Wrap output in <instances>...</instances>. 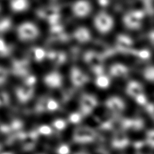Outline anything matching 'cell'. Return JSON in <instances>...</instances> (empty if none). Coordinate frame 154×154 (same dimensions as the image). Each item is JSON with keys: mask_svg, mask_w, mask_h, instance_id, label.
Instances as JSON below:
<instances>
[{"mask_svg": "<svg viewBox=\"0 0 154 154\" xmlns=\"http://www.w3.org/2000/svg\"><path fill=\"white\" fill-rule=\"evenodd\" d=\"M94 26L101 34H107L110 32L114 26V20L111 15L106 12H100L94 18Z\"/></svg>", "mask_w": 154, "mask_h": 154, "instance_id": "obj_1", "label": "cell"}, {"mask_svg": "<svg viewBox=\"0 0 154 154\" xmlns=\"http://www.w3.org/2000/svg\"><path fill=\"white\" fill-rule=\"evenodd\" d=\"M39 30L34 23L25 22L20 24L17 28V35L20 40L29 41L36 39L39 35Z\"/></svg>", "mask_w": 154, "mask_h": 154, "instance_id": "obj_2", "label": "cell"}, {"mask_svg": "<svg viewBox=\"0 0 154 154\" xmlns=\"http://www.w3.org/2000/svg\"><path fill=\"white\" fill-rule=\"evenodd\" d=\"M84 60L96 75L103 74V57L98 52L95 51L86 52L84 56Z\"/></svg>", "mask_w": 154, "mask_h": 154, "instance_id": "obj_3", "label": "cell"}, {"mask_svg": "<svg viewBox=\"0 0 154 154\" xmlns=\"http://www.w3.org/2000/svg\"><path fill=\"white\" fill-rule=\"evenodd\" d=\"M143 17L144 13L141 10L131 11L123 16V24L128 29L137 30L142 26Z\"/></svg>", "mask_w": 154, "mask_h": 154, "instance_id": "obj_4", "label": "cell"}, {"mask_svg": "<svg viewBox=\"0 0 154 154\" xmlns=\"http://www.w3.org/2000/svg\"><path fill=\"white\" fill-rule=\"evenodd\" d=\"M96 133L93 128L83 126L76 128L74 133V141L79 143H91L96 137Z\"/></svg>", "mask_w": 154, "mask_h": 154, "instance_id": "obj_5", "label": "cell"}, {"mask_svg": "<svg viewBox=\"0 0 154 154\" xmlns=\"http://www.w3.org/2000/svg\"><path fill=\"white\" fill-rule=\"evenodd\" d=\"M72 11L76 18H83L91 12L92 5L87 0H77L72 5Z\"/></svg>", "mask_w": 154, "mask_h": 154, "instance_id": "obj_6", "label": "cell"}, {"mask_svg": "<svg viewBox=\"0 0 154 154\" xmlns=\"http://www.w3.org/2000/svg\"><path fill=\"white\" fill-rule=\"evenodd\" d=\"M98 101L95 96L85 93L83 94L80 100V105L82 114L87 115L89 114L96 106H97Z\"/></svg>", "mask_w": 154, "mask_h": 154, "instance_id": "obj_7", "label": "cell"}, {"mask_svg": "<svg viewBox=\"0 0 154 154\" xmlns=\"http://www.w3.org/2000/svg\"><path fill=\"white\" fill-rule=\"evenodd\" d=\"M70 80L76 87H81L88 81L87 75L77 67H73L70 70Z\"/></svg>", "mask_w": 154, "mask_h": 154, "instance_id": "obj_8", "label": "cell"}, {"mask_svg": "<svg viewBox=\"0 0 154 154\" xmlns=\"http://www.w3.org/2000/svg\"><path fill=\"white\" fill-rule=\"evenodd\" d=\"M43 81L47 86L52 89H56L62 85V77L60 73L53 72L45 76Z\"/></svg>", "mask_w": 154, "mask_h": 154, "instance_id": "obj_9", "label": "cell"}, {"mask_svg": "<svg viewBox=\"0 0 154 154\" xmlns=\"http://www.w3.org/2000/svg\"><path fill=\"white\" fill-rule=\"evenodd\" d=\"M12 72L16 76H26L29 72V64L27 60H16L13 62Z\"/></svg>", "mask_w": 154, "mask_h": 154, "instance_id": "obj_10", "label": "cell"}, {"mask_svg": "<svg viewBox=\"0 0 154 154\" xmlns=\"http://www.w3.org/2000/svg\"><path fill=\"white\" fill-rule=\"evenodd\" d=\"M33 87L24 85L16 89V95L18 100L22 103H26L34 95Z\"/></svg>", "mask_w": 154, "mask_h": 154, "instance_id": "obj_11", "label": "cell"}, {"mask_svg": "<svg viewBox=\"0 0 154 154\" xmlns=\"http://www.w3.org/2000/svg\"><path fill=\"white\" fill-rule=\"evenodd\" d=\"M106 106L109 109L115 112H122L125 108V101L117 96L109 97L106 101Z\"/></svg>", "mask_w": 154, "mask_h": 154, "instance_id": "obj_12", "label": "cell"}, {"mask_svg": "<svg viewBox=\"0 0 154 154\" xmlns=\"http://www.w3.org/2000/svg\"><path fill=\"white\" fill-rule=\"evenodd\" d=\"M116 43L118 49L123 52L131 51V47L133 44L132 38L125 35H119L117 37Z\"/></svg>", "mask_w": 154, "mask_h": 154, "instance_id": "obj_13", "label": "cell"}, {"mask_svg": "<svg viewBox=\"0 0 154 154\" xmlns=\"http://www.w3.org/2000/svg\"><path fill=\"white\" fill-rule=\"evenodd\" d=\"M74 37L75 39L81 43H85L89 42L91 38V34L89 29L86 27L81 26L76 29L74 32Z\"/></svg>", "mask_w": 154, "mask_h": 154, "instance_id": "obj_14", "label": "cell"}, {"mask_svg": "<svg viewBox=\"0 0 154 154\" xmlns=\"http://www.w3.org/2000/svg\"><path fill=\"white\" fill-rule=\"evenodd\" d=\"M129 144V139L122 132H118L115 134L112 141V146L116 149H124Z\"/></svg>", "mask_w": 154, "mask_h": 154, "instance_id": "obj_15", "label": "cell"}, {"mask_svg": "<svg viewBox=\"0 0 154 154\" xmlns=\"http://www.w3.org/2000/svg\"><path fill=\"white\" fill-rule=\"evenodd\" d=\"M143 91L142 85L138 81H131L128 83L126 88V92L132 97H135L136 96L142 93Z\"/></svg>", "mask_w": 154, "mask_h": 154, "instance_id": "obj_16", "label": "cell"}, {"mask_svg": "<svg viewBox=\"0 0 154 154\" xmlns=\"http://www.w3.org/2000/svg\"><path fill=\"white\" fill-rule=\"evenodd\" d=\"M128 72V68L125 65L116 63L109 68V73L114 77H121L125 76Z\"/></svg>", "mask_w": 154, "mask_h": 154, "instance_id": "obj_17", "label": "cell"}, {"mask_svg": "<svg viewBox=\"0 0 154 154\" xmlns=\"http://www.w3.org/2000/svg\"><path fill=\"white\" fill-rule=\"evenodd\" d=\"M29 7V0H11L10 8L13 12H22Z\"/></svg>", "mask_w": 154, "mask_h": 154, "instance_id": "obj_18", "label": "cell"}, {"mask_svg": "<svg viewBox=\"0 0 154 154\" xmlns=\"http://www.w3.org/2000/svg\"><path fill=\"white\" fill-rule=\"evenodd\" d=\"M46 56H48V58L56 65L63 64L66 60V56L63 52L50 51L47 54Z\"/></svg>", "mask_w": 154, "mask_h": 154, "instance_id": "obj_19", "label": "cell"}, {"mask_svg": "<svg viewBox=\"0 0 154 154\" xmlns=\"http://www.w3.org/2000/svg\"><path fill=\"white\" fill-rule=\"evenodd\" d=\"M95 84L100 89H107L110 84V81L108 76L104 75L103 74L98 75L95 80Z\"/></svg>", "mask_w": 154, "mask_h": 154, "instance_id": "obj_20", "label": "cell"}, {"mask_svg": "<svg viewBox=\"0 0 154 154\" xmlns=\"http://www.w3.org/2000/svg\"><path fill=\"white\" fill-rule=\"evenodd\" d=\"M47 55L46 51L41 48H35L33 49V56L36 61L41 62L43 60Z\"/></svg>", "mask_w": 154, "mask_h": 154, "instance_id": "obj_21", "label": "cell"}, {"mask_svg": "<svg viewBox=\"0 0 154 154\" xmlns=\"http://www.w3.org/2000/svg\"><path fill=\"white\" fill-rule=\"evenodd\" d=\"M12 22L9 18H4L0 20V32H5L10 29Z\"/></svg>", "mask_w": 154, "mask_h": 154, "instance_id": "obj_22", "label": "cell"}, {"mask_svg": "<svg viewBox=\"0 0 154 154\" xmlns=\"http://www.w3.org/2000/svg\"><path fill=\"white\" fill-rule=\"evenodd\" d=\"M45 107L46 109H48V110L50 112H54L58 109L59 103L56 100H53V99H49V100L46 101Z\"/></svg>", "mask_w": 154, "mask_h": 154, "instance_id": "obj_23", "label": "cell"}, {"mask_svg": "<svg viewBox=\"0 0 154 154\" xmlns=\"http://www.w3.org/2000/svg\"><path fill=\"white\" fill-rule=\"evenodd\" d=\"M144 77L147 81L153 82L154 79V69L153 66H148L146 69L145 70L143 73Z\"/></svg>", "mask_w": 154, "mask_h": 154, "instance_id": "obj_24", "label": "cell"}, {"mask_svg": "<svg viewBox=\"0 0 154 154\" xmlns=\"http://www.w3.org/2000/svg\"><path fill=\"white\" fill-rule=\"evenodd\" d=\"M134 54L142 60H148L151 57L150 51L147 50V49H141V50L139 51H134Z\"/></svg>", "mask_w": 154, "mask_h": 154, "instance_id": "obj_25", "label": "cell"}, {"mask_svg": "<svg viewBox=\"0 0 154 154\" xmlns=\"http://www.w3.org/2000/svg\"><path fill=\"white\" fill-rule=\"evenodd\" d=\"M144 126L143 121L141 119H132L131 129L134 131H139L143 128Z\"/></svg>", "mask_w": 154, "mask_h": 154, "instance_id": "obj_26", "label": "cell"}, {"mask_svg": "<svg viewBox=\"0 0 154 154\" xmlns=\"http://www.w3.org/2000/svg\"><path fill=\"white\" fill-rule=\"evenodd\" d=\"M53 126L57 130L62 131L66 127V122L63 119H57L53 122Z\"/></svg>", "mask_w": 154, "mask_h": 154, "instance_id": "obj_27", "label": "cell"}, {"mask_svg": "<svg viewBox=\"0 0 154 154\" xmlns=\"http://www.w3.org/2000/svg\"><path fill=\"white\" fill-rule=\"evenodd\" d=\"M37 132L38 133L43 134V135H49L52 133V129L49 126L44 125L38 127Z\"/></svg>", "mask_w": 154, "mask_h": 154, "instance_id": "obj_28", "label": "cell"}, {"mask_svg": "<svg viewBox=\"0 0 154 154\" xmlns=\"http://www.w3.org/2000/svg\"><path fill=\"white\" fill-rule=\"evenodd\" d=\"M8 77V72L5 68L0 66V86L6 82Z\"/></svg>", "mask_w": 154, "mask_h": 154, "instance_id": "obj_29", "label": "cell"}, {"mask_svg": "<svg viewBox=\"0 0 154 154\" xmlns=\"http://www.w3.org/2000/svg\"><path fill=\"white\" fill-rule=\"evenodd\" d=\"M82 116L78 112H74L69 116V121L71 123L78 124L81 121Z\"/></svg>", "mask_w": 154, "mask_h": 154, "instance_id": "obj_30", "label": "cell"}, {"mask_svg": "<svg viewBox=\"0 0 154 154\" xmlns=\"http://www.w3.org/2000/svg\"><path fill=\"white\" fill-rule=\"evenodd\" d=\"M134 99H135L137 103L141 106H144L147 103V97L143 93H140L139 95L136 96Z\"/></svg>", "mask_w": 154, "mask_h": 154, "instance_id": "obj_31", "label": "cell"}, {"mask_svg": "<svg viewBox=\"0 0 154 154\" xmlns=\"http://www.w3.org/2000/svg\"><path fill=\"white\" fill-rule=\"evenodd\" d=\"M70 152V147L68 145L62 144L58 147L57 150V154H69Z\"/></svg>", "mask_w": 154, "mask_h": 154, "instance_id": "obj_32", "label": "cell"}, {"mask_svg": "<svg viewBox=\"0 0 154 154\" xmlns=\"http://www.w3.org/2000/svg\"><path fill=\"white\" fill-rule=\"evenodd\" d=\"M147 142L150 145V147L153 148L154 145V133L153 130H150L147 133Z\"/></svg>", "mask_w": 154, "mask_h": 154, "instance_id": "obj_33", "label": "cell"}, {"mask_svg": "<svg viewBox=\"0 0 154 154\" xmlns=\"http://www.w3.org/2000/svg\"><path fill=\"white\" fill-rule=\"evenodd\" d=\"M36 77L33 75H30L26 77V79L25 80V85H27V86L33 87V85L36 83Z\"/></svg>", "mask_w": 154, "mask_h": 154, "instance_id": "obj_34", "label": "cell"}, {"mask_svg": "<svg viewBox=\"0 0 154 154\" xmlns=\"http://www.w3.org/2000/svg\"><path fill=\"white\" fill-rule=\"evenodd\" d=\"M8 51V47L5 41L0 38V53L1 54H6Z\"/></svg>", "mask_w": 154, "mask_h": 154, "instance_id": "obj_35", "label": "cell"}, {"mask_svg": "<svg viewBox=\"0 0 154 154\" xmlns=\"http://www.w3.org/2000/svg\"><path fill=\"white\" fill-rule=\"evenodd\" d=\"M147 111L148 112L149 114H150L153 117V104L152 103H149L147 106Z\"/></svg>", "mask_w": 154, "mask_h": 154, "instance_id": "obj_36", "label": "cell"}, {"mask_svg": "<svg viewBox=\"0 0 154 154\" xmlns=\"http://www.w3.org/2000/svg\"><path fill=\"white\" fill-rule=\"evenodd\" d=\"M22 126H23V124L20 121H16V122L13 123V128L15 129H18L21 128Z\"/></svg>", "mask_w": 154, "mask_h": 154, "instance_id": "obj_37", "label": "cell"}, {"mask_svg": "<svg viewBox=\"0 0 154 154\" xmlns=\"http://www.w3.org/2000/svg\"><path fill=\"white\" fill-rule=\"evenodd\" d=\"M143 145V143L141 142V141H139V142H137L134 143V147L136 148H140Z\"/></svg>", "mask_w": 154, "mask_h": 154, "instance_id": "obj_38", "label": "cell"}, {"mask_svg": "<svg viewBox=\"0 0 154 154\" xmlns=\"http://www.w3.org/2000/svg\"><path fill=\"white\" fill-rule=\"evenodd\" d=\"M76 154H87V153H77Z\"/></svg>", "mask_w": 154, "mask_h": 154, "instance_id": "obj_39", "label": "cell"}, {"mask_svg": "<svg viewBox=\"0 0 154 154\" xmlns=\"http://www.w3.org/2000/svg\"><path fill=\"white\" fill-rule=\"evenodd\" d=\"M3 154H12V153H3Z\"/></svg>", "mask_w": 154, "mask_h": 154, "instance_id": "obj_40", "label": "cell"}]
</instances>
